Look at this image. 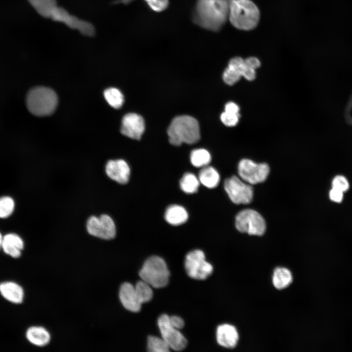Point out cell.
I'll list each match as a JSON object with an SVG mask.
<instances>
[{
	"label": "cell",
	"instance_id": "d590c367",
	"mask_svg": "<svg viewBox=\"0 0 352 352\" xmlns=\"http://www.w3.org/2000/svg\"><path fill=\"white\" fill-rule=\"evenodd\" d=\"M330 199L335 202H341L343 198V192L339 190L332 188L329 193Z\"/></svg>",
	"mask_w": 352,
	"mask_h": 352
},
{
	"label": "cell",
	"instance_id": "7c38bea8",
	"mask_svg": "<svg viewBox=\"0 0 352 352\" xmlns=\"http://www.w3.org/2000/svg\"><path fill=\"white\" fill-rule=\"evenodd\" d=\"M104 172L111 181L121 186L127 185L130 182L132 169L128 162L121 158H109L104 165Z\"/></svg>",
	"mask_w": 352,
	"mask_h": 352
},
{
	"label": "cell",
	"instance_id": "836d02e7",
	"mask_svg": "<svg viewBox=\"0 0 352 352\" xmlns=\"http://www.w3.org/2000/svg\"><path fill=\"white\" fill-rule=\"evenodd\" d=\"M240 72L242 77H243L248 81H253L256 78V69L247 66L245 64Z\"/></svg>",
	"mask_w": 352,
	"mask_h": 352
},
{
	"label": "cell",
	"instance_id": "1f68e13d",
	"mask_svg": "<svg viewBox=\"0 0 352 352\" xmlns=\"http://www.w3.org/2000/svg\"><path fill=\"white\" fill-rule=\"evenodd\" d=\"M349 184L347 179L342 176H336L332 181V188L339 190L342 192L348 191Z\"/></svg>",
	"mask_w": 352,
	"mask_h": 352
},
{
	"label": "cell",
	"instance_id": "4fadbf2b",
	"mask_svg": "<svg viewBox=\"0 0 352 352\" xmlns=\"http://www.w3.org/2000/svg\"><path fill=\"white\" fill-rule=\"evenodd\" d=\"M50 19L64 23L71 29L78 30L83 35L88 37L94 35L95 28L91 23L70 14L63 7L57 6L53 12Z\"/></svg>",
	"mask_w": 352,
	"mask_h": 352
},
{
	"label": "cell",
	"instance_id": "5b68a950",
	"mask_svg": "<svg viewBox=\"0 0 352 352\" xmlns=\"http://www.w3.org/2000/svg\"><path fill=\"white\" fill-rule=\"evenodd\" d=\"M85 229L90 237L105 242L114 240L118 233L115 220L107 213L89 216L86 220Z\"/></svg>",
	"mask_w": 352,
	"mask_h": 352
},
{
	"label": "cell",
	"instance_id": "8fae6325",
	"mask_svg": "<svg viewBox=\"0 0 352 352\" xmlns=\"http://www.w3.org/2000/svg\"><path fill=\"white\" fill-rule=\"evenodd\" d=\"M157 324L161 337L166 341L170 348L176 351L184 349L187 341L179 330L175 328L170 323L169 316L162 314L157 320Z\"/></svg>",
	"mask_w": 352,
	"mask_h": 352
},
{
	"label": "cell",
	"instance_id": "8d00e7d4",
	"mask_svg": "<svg viewBox=\"0 0 352 352\" xmlns=\"http://www.w3.org/2000/svg\"><path fill=\"white\" fill-rule=\"evenodd\" d=\"M245 65L255 69L261 66V62L259 59L255 57H249L244 59Z\"/></svg>",
	"mask_w": 352,
	"mask_h": 352
},
{
	"label": "cell",
	"instance_id": "277c9868",
	"mask_svg": "<svg viewBox=\"0 0 352 352\" xmlns=\"http://www.w3.org/2000/svg\"><path fill=\"white\" fill-rule=\"evenodd\" d=\"M58 104V97L50 88L38 87L31 89L26 97L27 107L33 114L46 116L52 113Z\"/></svg>",
	"mask_w": 352,
	"mask_h": 352
},
{
	"label": "cell",
	"instance_id": "d4e9b609",
	"mask_svg": "<svg viewBox=\"0 0 352 352\" xmlns=\"http://www.w3.org/2000/svg\"><path fill=\"white\" fill-rule=\"evenodd\" d=\"M190 159L194 167L202 168L209 165L211 160V156L207 150L197 149L191 152Z\"/></svg>",
	"mask_w": 352,
	"mask_h": 352
},
{
	"label": "cell",
	"instance_id": "2e32d148",
	"mask_svg": "<svg viewBox=\"0 0 352 352\" xmlns=\"http://www.w3.org/2000/svg\"><path fill=\"white\" fill-rule=\"evenodd\" d=\"M216 339L218 344L225 348H235L239 340V334L235 326L223 324L219 326L216 331Z\"/></svg>",
	"mask_w": 352,
	"mask_h": 352
},
{
	"label": "cell",
	"instance_id": "9a60e30c",
	"mask_svg": "<svg viewBox=\"0 0 352 352\" xmlns=\"http://www.w3.org/2000/svg\"><path fill=\"white\" fill-rule=\"evenodd\" d=\"M119 297L123 306L127 310L133 312H138L141 308L142 304L140 302L136 292L134 286L129 283H124L121 286Z\"/></svg>",
	"mask_w": 352,
	"mask_h": 352
},
{
	"label": "cell",
	"instance_id": "ba28073f",
	"mask_svg": "<svg viewBox=\"0 0 352 352\" xmlns=\"http://www.w3.org/2000/svg\"><path fill=\"white\" fill-rule=\"evenodd\" d=\"M184 265L188 275L197 280L206 279L213 271V266L205 260L204 252L199 249H195L187 253Z\"/></svg>",
	"mask_w": 352,
	"mask_h": 352
},
{
	"label": "cell",
	"instance_id": "ac0fdd59",
	"mask_svg": "<svg viewBox=\"0 0 352 352\" xmlns=\"http://www.w3.org/2000/svg\"><path fill=\"white\" fill-rule=\"evenodd\" d=\"M0 293L5 299L14 304H20L23 299L24 292L22 288L13 282L1 283Z\"/></svg>",
	"mask_w": 352,
	"mask_h": 352
},
{
	"label": "cell",
	"instance_id": "d6a6232c",
	"mask_svg": "<svg viewBox=\"0 0 352 352\" xmlns=\"http://www.w3.org/2000/svg\"><path fill=\"white\" fill-rule=\"evenodd\" d=\"M149 6L154 11H164L168 5V0H144Z\"/></svg>",
	"mask_w": 352,
	"mask_h": 352
},
{
	"label": "cell",
	"instance_id": "e575fe53",
	"mask_svg": "<svg viewBox=\"0 0 352 352\" xmlns=\"http://www.w3.org/2000/svg\"><path fill=\"white\" fill-rule=\"evenodd\" d=\"M244 65V59L239 56L231 58L228 64V66L236 69L240 72Z\"/></svg>",
	"mask_w": 352,
	"mask_h": 352
},
{
	"label": "cell",
	"instance_id": "d6986e66",
	"mask_svg": "<svg viewBox=\"0 0 352 352\" xmlns=\"http://www.w3.org/2000/svg\"><path fill=\"white\" fill-rule=\"evenodd\" d=\"M188 216L186 209L178 204L169 206L164 214L166 221L173 226H178L185 223L188 219Z\"/></svg>",
	"mask_w": 352,
	"mask_h": 352
},
{
	"label": "cell",
	"instance_id": "7a4b0ae2",
	"mask_svg": "<svg viewBox=\"0 0 352 352\" xmlns=\"http://www.w3.org/2000/svg\"><path fill=\"white\" fill-rule=\"evenodd\" d=\"M260 11L251 0H229L228 21L236 28L250 31L258 25Z\"/></svg>",
	"mask_w": 352,
	"mask_h": 352
},
{
	"label": "cell",
	"instance_id": "6da1fadb",
	"mask_svg": "<svg viewBox=\"0 0 352 352\" xmlns=\"http://www.w3.org/2000/svg\"><path fill=\"white\" fill-rule=\"evenodd\" d=\"M229 5V0H197L193 21L203 28L218 31L228 21Z\"/></svg>",
	"mask_w": 352,
	"mask_h": 352
},
{
	"label": "cell",
	"instance_id": "8992f818",
	"mask_svg": "<svg viewBox=\"0 0 352 352\" xmlns=\"http://www.w3.org/2000/svg\"><path fill=\"white\" fill-rule=\"evenodd\" d=\"M141 280L154 288H162L169 282L170 272L164 260L152 256L144 263L139 272Z\"/></svg>",
	"mask_w": 352,
	"mask_h": 352
},
{
	"label": "cell",
	"instance_id": "30bf717a",
	"mask_svg": "<svg viewBox=\"0 0 352 352\" xmlns=\"http://www.w3.org/2000/svg\"><path fill=\"white\" fill-rule=\"evenodd\" d=\"M224 188L230 200L235 204H248L252 200V187L235 176L225 180Z\"/></svg>",
	"mask_w": 352,
	"mask_h": 352
},
{
	"label": "cell",
	"instance_id": "4dcf8cb0",
	"mask_svg": "<svg viewBox=\"0 0 352 352\" xmlns=\"http://www.w3.org/2000/svg\"><path fill=\"white\" fill-rule=\"evenodd\" d=\"M220 118L224 125L231 127L237 125L239 120V115L224 111L221 114Z\"/></svg>",
	"mask_w": 352,
	"mask_h": 352
},
{
	"label": "cell",
	"instance_id": "f546056e",
	"mask_svg": "<svg viewBox=\"0 0 352 352\" xmlns=\"http://www.w3.org/2000/svg\"><path fill=\"white\" fill-rule=\"evenodd\" d=\"M242 77L240 71L227 66L224 70L222 78L225 83L232 86L238 82Z\"/></svg>",
	"mask_w": 352,
	"mask_h": 352
},
{
	"label": "cell",
	"instance_id": "f1b7e54d",
	"mask_svg": "<svg viewBox=\"0 0 352 352\" xmlns=\"http://www.w3.org/2000/svg\"><path fill=\"white\" fill-rule=\"evenodd\" d=\"M15 208V202L13 199L9 196L0 197V218H7L13 212Z\"/></svg>",
	"mask_w": 352,
	"mask_h": 352
},
{
	"label": "cell",
	"instance_id": "cb8c5ba5",
	"mask_svg": "<svg viewBox=\"0 0 352 352\" xmlns=\"http://www.w3.org/2000/svg\"><path fill=\"white\" fill-rule=\"evenodd\" d=\"M200 184L198 176L189 172L185 173L179 181L180 189L188 194L196 193Z\"/></svg>",
	"mask_w": 352,
	"mask_h": 352
},
{
	"label": "cell",
	"instance_id": "52a82bcc",
	"mask_svg": "<svg viewBox=\"0 0 352 352\" xmlns=\"http://www.w3.org/2000/svg\"><path fill=\"white\" fill-rule=\"evenodd\" d=\"M236 227L242 233L251 235L262 236L265 231V222L263 217L256 211L247 209L237 215Z\"/></svg>",
	"mask_w": 352,
	"mask_h": 352
},
{
	"label": "cell",
	"instance_id": "7402d4cb",
	"mask_svg": "<svg viewBox=\"0 0 352 352\" xmlns=\"http://www.w3.org/2000/svg\"><path fill=\"white\" fill-rule=\"evenodd\" d=\"M272 281L276 289L282 290L290 285L293 281V276L288 268L277 267L273 271Z\"/></svg>",
	"mask_w": 352,
	"mask_h": 352
},
{
	"label": "cell",
	"instance_id": "44dd1931",
	"mask_svg": "<svg viewBox=\"0 0 352 352\" xmlns=\"http://www.w3.org/2000/svg\"><path fill=\"white\" fill-rule=\"evenodd\" d=\"M198 178L200 184L209 189L216 188L220 181V176L217 170L208 165L201 168Z\"/></svg>",
	"mask_w": 352,
	"mask_h": 352
},
{
	"label": "cell",
	"instance_id": "60d3db41",
	"mask_svg": "<svg viewBox=\"0 0 352 352\" xmlns=\"http://www.w3.org/2000/svg\"><path fill=\"white\" fill-rule=\"evenodd\" d=\"M2 238H3V237H2V235H1V234L0 233V249L1 248V244H2Z\"/></svg>",
	"mask_w": 352,
	"mask_h": 352
},
{
	"label": "cell",
	"instance_id": "4316f807",
	"mask_svg": "<svg viewBox=\"0 0 352 352\" xmlns=\"http://www.w3.org/2000/svg\"><path fill=\"white\" fill-rule=\"evenodd\" d=\"M140 302L143 303L149 302L153 296L151 286L143 280L139 281L134 286Z\"/></svg>",
	"mask_w": 352,
	"mask_h": 352
},
{
	"label": "cell",
	"instance_id": "ab89813d",
	"mask_svg": "<svg viewBox=\"0 0 352 352\" xmlns=\"http://www.w3.org/2000/svg\"><path fill=\"white\" fill-rule=\"evenodd\" d=\"M133 0H118L116 1V2H121L122 3L127 4L131 3Z\"/></svg>",
	"mask_w": 352,
	"mask_h": 352
},
{
	"label": "cell",
	"instance_id": "74e56055",
	"mask_svg": "<svg viewBox=\"0 0 352 352\" xmlns=\"http://www.w3.org/2000/svg\"><path fill=\"white\" fill-rule=\"evenodd\" d=\"M169 320L171 324L176 328L180 330L184 326L183 320L177 316H169Z\"/></svg>",
	"mask_w": 352,
	"mask_h": 352
},
{
	"label": "cell",
	"instance_id": "3957f363",
	"mask_svg": "<svg viewBox=\"0 0 352 352\" xmlns=\"http://www.w3.org/2000/svg\"><path fill=\"white\" fill-rule=\"evenodd\" d=\"M167 134L169 142L173 145L179 146L183 143L193 144L200 139L199 124L198 121L191 116H177L170 123Z\"/></svg>",
	"mask_w": 352,
	"mask_h": 352
},
{
	"label": "cell",
	"instance_id": "9c48e42d",
	"mask_svg": "<svg viewBox=\"0 0 352 352\" xmlns=\"http://www.w3.org/2000/svg\"><path fill=\"white\" fill-rule=\"evenodd\" d=\"M238 169L241 178L249 184L264 181L269 173V167L266 163H257L246 158L239 162Z\"/></svg>",
	"mask_w": 352,
	"mask_h": 352
},
{
	"label": "cell",
	"instance_id": "603a6c76",
	"mask_svg": "<svg viewBox=\"0 0 352 352\" xmlns=\"http://www.w3.org/2000/svg\"><path fill=\"white\" fill-rule=\"evenodd\" d=\"M38 13L45 18H50L58 6L56 0H28Z\"/></svg>",
	"mask_w": 352,
	"mask_h": 352
},
{
	"label": "cell",
	"instance_id": "484cf974",
	"mask_svg": "<svg viewBox=\"0 0 352 352\" xmlns=\"http://www.w3.org/2000/svg\"><path fill=\"white\" fill-rule=\"evenodd\" d=\"M104 95L109 104L115 109L121 108L124 103V96L117 88H108L104 91Z\"/></svg>",
	"mask_w": 352,
	"mask_h": 352
},
{
	"label": "cell",
	"instance_id": "e0dca14e",
	"mask_svg": "<svg viewBox=\"0 0 352 352\" xmlns=\"http://www.w3.org/2000/svg\"><path fill=\"white\" fill-rule=\"evenodd\" d=\"M24 248V242L22 238L15 233H8L3 237L1 248L4 252L14 258L21 255Z\"/></svg>",
	"mask_w": 352,
	"mask_h": 352
},
{
	"label": "cell",
	"instance_id": "83f0119b",
	"mask_svg": "<svg viewBox=\"0 0 352 352\" xmlns=\"http://www.w3.org/2000/svg\"><path fill=\"white\" fill-rule=\"evenodd\" d=\"M147 349L151 352H167L170 348L162 337L149 336L147 340Z\"/></svg>",
	"mask_w": 352,
	"mask_h": 352
},
{
	"label": "cell",
	"instance_id": "5bb4252c",
	"mask_svg": "<svg viewBox=\"0 0 352 352\" xmlns=\"http://www.w3.org/2000/svg\"><path fill=\"white\" fill-rule=\"evenodd\" d=\"M145 131V123L140 115L129 113L125 115L121 122V132L130 138L139 140Z\"/></svg>",
	"mask_w": 352,
	"mask_h": 352
},
{
	"label": "cell",
	"instance_id": "ffe728a7",
	"mask_svg": "<svg viewBox=\"0 0 352 352\" xmlns=\"http://www.w3.org/2000/svg\"><path fill=\"white\" fill-rule=\"evenodd\" d=\"M26 337L31 343L39 347L46 345L50 340V335L48 331L41 327L29 328L26 332Z\"/></svg>",
	"mask_w": 352,
	"mask_h": 352
},
{
	"label": "cell",
	"instance_id": "f35d334b",
	"mask_svg": "<svg viewBox=\"0 0 352 352\" xmlns=\"http://www.w3.org/2000/svg\"><path fill=\"white\" fill-rule=\"evenodd\" d=\"M239 106L233 102L227 103L224 107V111L228 112L239 114Z\"/></svg>",
	"mask_w": 352,
	"mask_h": 352
}]
</instances>
